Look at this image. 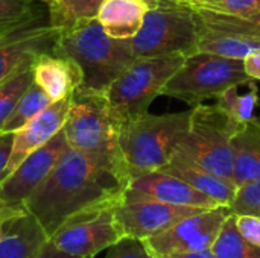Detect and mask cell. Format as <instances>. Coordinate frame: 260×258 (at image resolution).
<instances>
[{
	"mask_svg": "<svg viewBox=\"0 0 260 258\" xmlns=\"http://www.w3.org/2000/svg\"><path fill=\"white\" fill-rule=\"evenodd\" d=\"M212 254L215 258H260V248L242 237L232 213L212 246Z\"/></svg>",
	"mask_w": 260,
	"mask_h": 258,
	"instance_id": "cell-25",
	"label": "cell"
},
{
	"mask_svg": "<svg viewBox=\"0 0 260 258\" xmlns=\"http://www.w3.org/2000/svg\"><path fill=\"white\" fill-rule=\"evenodd\" d=\"M193 9L197 11L204 27L207 29H213L219 32H230V33L253 35V36L260 38V11L248 17H232V15L216 14V12H210L204 9H197V8Z\"/></svg>",
	"mask_w": 260,
	"mask_h": 258,
	"instance_id": "cell-27",
	"label": "cell"
},
{
	"mask_svg": "<svg viewBox=\"0 0 260 258\" xmlns=\"http://www.w3.org/2000/svg\"><path fill=\"white\" fill-rule=\"evenodd\" d=\"M230 210L235 214L260 216V178L238 187Z\"/></svg>",
	"mask_w": 260,
	"mask_h": 258,
	"instance_id": "cell-30",
	"label": "cell"
},
{
	"mask_svg": "<svg viewBox=\"0 0 260 258\" xmlns=\"http://www.w3.org/2000/svg\"><path fill=\"white\" fill-rule=\"evenodd\" d=\"M256 122H257V123H259V125H260V117H259V119H256Z\"/></svg>",
	"mask_w": 260,
	"mask_h": 258,
	"instance_id": "cell-40",
	"label": "cell"
},
{
	"mask_svg": "<svg viewBox=\"0 0 260 258\" xmlns=\"http://www.w3.org/2000/svg\"><path fill=\"white\" fill-rule=\"evenodd\" d=\"M190 117L192 109L168 114L145 113L123 122L119 144L129 178L165 167L189 131Z\"/></svg>",
	"mask_w": 260,
	"mask_h": 258,
	"instance_id": "cell-3",
	"label": "cell"
},
{
	"mask_svg": "<svg viewBox=\"0 0 260 258\" xmlns=\"http://www.w3.org/2000/svg\"><path fill=\"white\" fill-rule=\"evenodd\" d=\"M61 29L34 24L0 38V85L47 52H52Z\"/></svg>",
	"mask_w": 260,
	"mask_h": 258,
	"instance_id": "cell-14",
	"label": "cell"
},
{
	"mask_svg": "<svg viewBox=\"0 0 260 258\" xmlns=\"http://www.w3.org/2000/svg\"><path fill=\"white\" fill-rule=\"evenodd\" d=\"M120 126L105 94L75 91L62 131L70 148L128 172L119 144Z\"/></svg>",
	"mask_w": 260,
	"mask_h": 258,
	"instance_id": "cell-6",
	"label": "cell"
},
{
	"mask_svg": "<svg viewBox=\"0 0 260 258\" xmlns=\"http://www.w3.org/2000/svg\"><path fill=\"white\" fill-rule=\"evenodd\" d=\"M70 102L72 96L53 102L34 120H30L26 126H23L14 134V143L6 167V175H9L29 154L46 144L62 129L70 108Z\"/></svg>",
	"mask_w": 260,
	"mask_h": 258,
	"instance_id": "cell-15",
	"label": "cell"
},
{
	"mask_svg": "<svg viewBox=\"0 0 260 258\" xmlns=\"http://www.w3.org/2000/svg\"><path fill=\"white\" fill-rule=\"evenodd\" d=\"M236 227L244 239L260 248V216L254 214H235Z\"/></svg>",
	"mask_w": 260,
	"mask_h": 258,
	"instance_id": "cell-32",
	"label": "cell"
},
{
	"mask_svg": "<svg viewBox=\"0 0 260 258\" xmlns=\"http://www.w3.org/2000/svg\"><path fill=\"white\" fill-rule=\"evenodd\" d=\"M0 38H3V36H0Z\"/></svg>",
	"mask_w": 260,
	"mask_h": 258,
	"instance_id": "cell-42",
	"label": "cell"
},
{
	"mask_svg": "<svg viewBox=\"0 0 260 258\" xmlns=\"http://www.w3.org/2000/svg\"><path fill=\"white\" fill-rule=\"evenodd\" d=\"M257 49H260L259 36L219 32V30L207 29L203 24V33L200 38L198 52L244 61L251 52Z\"/></svg>",
	"mask_w": 260,
	"mask_h": 258,
	"instance_id": "cell-21",
	"label": "cell"
},
{
	"mask_svg": "<svg viewBox=\"0 0 260 258\" xmlns=\"http://www.w3.org/2000/svg\"><path fill=\"white\" fill-rule=\"evenodd\" d=\"M129 179L125 169L67 146L53 170L26 201L24 208L49 239L73 216L116 205Z\"/></svg>",
	"mask_w": 260,
	"mask_h": 258,
	"instance_id": "cell-1",
	"label": "cell"
},
{
	"mask_svg": "<svg viewBox=\"0 0 260 258\" xmlns=\"http://www.w3.org/2000/svg\"><path fill=\"white\" fill-rule=\"evenodd\" d=\"M123 239L114 217V205L94 208L64 222L49 240L62 252L93 258Z\"/></svg>",
	"mask_w": 260,
	"mask_h": 258,
	"instance_id": "cell-9",
	"label": "cell"
},
{
	"mask_svg": "<svg viewBox=\"0 0 260 258\" xmlns=\"http://www.w3.org/2000/svg\"><path fill=\"white\" fill-rule=\"evenodd\" d=\"M248 79L251 78L244 70V61L197 52L184 59L161 94L195 106L207 99H216L229 87Z\"/></svg>",
	"mask_w": 260,
	"mask_h": 258,
	"instance_id": "cell-8",
	"label": "cell"
},
{
	"mask_svg": "<svg viewBox=\"0 0 260 258\" xmlns=\"http://www.w3.org/2000/svg\"><path fill=\"white\" fill-rule=\"evenodd\" d=\"M41 2H44V3H46V2H47V0H41Z\"/></svg>",
	"mask_w": 260,
	"mask_h": 258,
	"instance_id": "cell-41",
	"label": "cell"
},
{
	"mask_svg": "<svg viewBox=\"0 0 260 258\" xmlns=\"http://www.w3.org/2000/svg\"><path fill=\"white\" fill-rule=\"evenodd\" d=\"M21 211H24V210H15V208L6 207L5 202H3L2 198H0V222L5 220V219H8V217H12V216L18 214V213H21Z\"/></svg>",
	"mask_w": 260,
	"mask_h": 258,
	"instance_id": "cell-37",
	"label": "cell"
},
{
	"mask_svg": "<svg viewBox=\"0 0 260 258\" xmlns=\"http://www.w3.org/2000/svg\"><path fill=\"white\" fill-rule=\"evenodd\" d=\"M203 210L209 208L180 207L152 199L122 198L114 205V217L123 237L146 240Z\"/></svg>",
	"mask_w": 260,
	"mask_h": 258,
	"instance_id": "cell-12",
	"label": "cell"
},
{
	"mask_svg": "<svg viewBox=\"0 0 260 258\" xmlns=\"http://www.w3.org/2000/svg\"><path fill=\"white\" fill-rule=\"evenodd\" d=\"M232 213L230 207L225 205L203 210L181 219L166 231L143 240V243L155 258L212 249L224 222Z\"/></svg>",
	"mask_w": 260,
	"mask_h": 258,
	"instance_id": "cell-10",
	"label": "cell"
},
{
	"mask_svg": "<svg viewBox=\"0 0 260 258\" xmlns=\"http://www.w3.org/2000/svg\"><path fill=\"white\" fill-rule=\"evenodd\" d=\"M160 170L171 173L174 176H178L180 179L186 181L189 186H192L198 192L207 195L209 198L215 199L216 202L225 207H230L238 190L233 181L213 175L178 157H172V160Z\"/></svg>",
	"mask_w": 260,
	"mask_h": 258,
	"instance_id": "cell-19",
	"label": "cell"
},
{
	"mask_svg": "<svg viewBox=\"0 0 260 258\" xmlns=\"http://www.w3.org/2000/svg\"><path fill=\"white\" fill-rule=\"evenodd\" d=\"M242 126L216 103L195 105L189 131L178 143L174 157L233 181L235 155L232 141Z\"/></svg>",
	"mask_w": 260,
	"mask_h": 258,
	"instance_id": "cell-4",
	"label": "cell"
},
{
	"mask_svg": "<svg viewBox=\"0 0 260 258\" xmlns=\"http://www.w3.org/2000/svg\"><path fill=\"white\" fill-rule=\"evenodd\" d=\"M67 146L64 131L61 129L6 175L0 181V198L5 205L15 210H26V201L53 170Z\"/></svg>",
	"mask_w": 260,
	"mask_h": 258,
	"instance_id": "cell-11",
	"label": "cell"
},
{
	"mask_svg": "<svg viewBox=\"0 0 260 258\" xmlns=\"http://www.w3.org/2000/svg\"><path fill=\"white\" fill-rule=\"evenodd\" d=\"M149 6L140 0H104L96 15L104 30L116 40H131L140 30Z\"/></svg>",
	"mask_w": 260,
	"mask_h": 258,
	"instance_id": "cell-18",
	"label": "cell"
},
{
	"mask_svg": "<svg viewBox=\"0 0 260 258\" xmlns=\"http://www.w3.org/2000/svg\"><path fill=\"white\" fill-rule=\"evenodd\" d=\"M34 82L44 90L52 102L70 97L82 84L78 64L69 56L47 52L34 61Z\"/></svg>",
	"mask_w": 260,
	"mask_h": 258,
	"instance_id": "cell-16",
	"label": "cell"
},
{
	"mask_svg": "<svg viewBox=\"0 0 260 258\" xmlns=\"http://www.w3.org/2000/svg\"><path fill=\"white\" fill-rule=\"evenodd\" d=\"M201 33L203 21L193 8L181 0H160L146 12L140 30L129 41L136 58H187L198 52Z\"/></svg>",
	"mask_w": 260,
	"mask_h": 258,
	"instance_id": "cell-5",
	"label": "cell"
},
{
	"mask_svg": "<svg viewBox=\"0 0 260 258\" xmlns=\"http://www.w3.org/2000/svg\"><path fill=\"white\" fill-rule=\"evenodd\" d=\"M104 0H47L49 24L69 30L81 23L96 18Z\"/></svg>",
	"mask_w": 260,
	"mask_h": 258,
	"instance_id": "cell-23",
	"label": "cell"
},
{
	"mask_svg": "<svg viewBox=\"0 0 260 258\" xmlns=\"http://www.w3.org/2000/svg\"><path fill=\"white\" fill-rule=\"evenodd\" d=\"M189 6L232 17H248L260 11V0H209L201 5Z\"/></svg>",
	"mask_w": 260,
	"mask_h": 258,
	"instance_id": "cell-29",
	"label": "cell"
},
{
	"mask_svg": "<svg viewBox=\"0 0 260 258\" xmlns=\"http://www.w3.org/2000/svg\"><path fill=\"white\" fill-rule=\"evenodd\" d=\"M46 240V233L26 210L0 222V258H30Z\"/></svg>",
	"mask_w": 260,
	"mask_h": 258,
	"instance_id": "cell-17",
	"label": "cell"
},
{
	"mask_svg": "<svg viewBox=\"0 0 260 258\" xmlns=\"http://www.w3.org/2000/svg\"><path fill=\"white\" fill-rule=\"evenodd\" d=\"M105 258H155L146 248L143 240L123 237L107 249Z\"/></svg>",
	"mask_w": 260,
	"mask_h": 258,
	"instance_id": "cell-31",
	"label": "cell"
},
{
	"mask_svg": "<svg viewBox=\"0 0 260 258\" xmlns=\"http://www.w3.org/2000/svg\"><path fill=\"white\" fill-rule=\"evenodd\" d=\"M140 2L146 3V5L149 6V9H151V8H155V6L158 5V2H160V0H140Z\"/></svg>",
	"mask_w": 260,
	"mask_h": 258,
	"instance_id": "cell-38",
	"label": "cell"
},
{
	"mask_svg": "<svg viewBox=\"0 0 260 258\" xmlns=\"http://www.w3.org/2000/svg\"><path fill=\"white\" fill-rule=\"evenodd\" d=\"M52 52L73 59L82 73L78 91L105 94L110 85L134 62L129 40L111 38L98 18L62 30Z\"/></svg>",
	"mask_w": 260,
	"mask_h": 258,
	"instance_id": "cell-2",
	"label": "cell"
},
{
	"mask_svg": "<svg viewBox=\"0 0 260 258\" xmlns=\"http://www.w3.org/2000/svg\"><path fill=\"white\" fill-rule=\"evenodd\" d=\"M40 12L34 0H0V36L38 24Z\"/></svg>",
	"mask_w": 260,
	"mask_h": 258,
	"instance_id": "cell-26",
	"label": "cell"
},
{
	"mask_svg": "<svg viewBox=\"0 0 260 258\" xmlns=\"http://www.w3.org/2000/svg\"><path fill=\"white\" fill-rule=\"evenodd\" d=\"M184 59L183 55L136 58L105 93L116 119L123 123L148 113Z\"/></svg>",
	"mask_w": 260,
	"mask_h": 258,
	"instance_id": "cell-7",
	"label": "cell"
},
{
	"mask_svg": "<svg viewBox=\"0 0 260 258\" xmlns=\"http://www.w3.org/2000/svg\"><path fill=\"white\" fill-rule=\"evenodd\" d=\"M257 103L259 90L254 84V79L235 84L216 97V105L239 125H245L254 119V109Z\"/></svg>",
	"mask_w": 260,
	"mask_h": 258,
	"instance_id": "cell-22",
	"label": "cell"
},
{
	"mask_svg": "<svg viewBox=\"0 0 260 258\" xmlns=\"http://www.w3.org/2000/svg\"><path fill=\"white\" fill-rule=\"evenodd\" d=\"M233 181L236 187L260 178V125L253 119L233 137Z\"/></svg>",
	"mask_w": 260,
	"mask_h": 258,
	"instance_id": "cell-20",
	"label": "cell"
},
{
	"mask_svg": "<svg viewBox=\"0 0 260 258\" xmlns=\"http://www.w3.org/2000/svg\"><path fill=\"white\" fill-rule=\"evenodd\" d=\"M122 198L152 199L171 205L195 207V208L221 207L219 202L198 192L186 181L161 170H155L131 178Z\"/></svg>",
	"mask_w": 260,
	"mask_h": 258,
	"instance_id": "cell-13",
	"label": "cell"
},
{
	"mask_svg": "<svg viewBox=\"0 0 260 258\" xmlns=\"http://www.w3.org/2000/svg\"><path fill=\"white\" fill-rule=\"evenodd\" d=\"M30 258H81V257H73L69 255L62 251H59L49 239L38 248V251L32 255Z\"/></svg>",
	"mask_w": 260,
	"mask_h": 258,
	"instance_id": "cell-34",
	"label": "cell"
},
{
	"mask_svg": "<svg viewBox=\"0 0 260 258\" xmlns=\"http://www.w3.org/2000/svg\"><path fill=\"white\" fill-rule=\"evenodd\" d=\"M34 64L24 67L0 85V131L23 93L34 84Z\"/></svg>",
	"mask_w": 260,
	"mask_h": 258,
	"instance_id": "cell-28",
	"label": "cell"
},
{
	"mask_svg": "<svg viewBox=\"0 0 260 258\" xmlns=\"http://www.w3.org/2000/svg\"><path fill=\"white\" fill-rule=\"evenodd\" d=\"M184 3H189V5H201V3H206L209 0H181Z\"/></svg>",
	"mask_w": 260,
	"mask_h": 258,
	"instance_id": "cell-39",
	"label": "cell"
},
{
	"mask_svg": "<svg viewBox=\"0 0 260 258\" xmlns=\"http://www.w3.org/2000/svg\"><path fill=\"white\" fill-rule=\"evenodd\" d=\"M165 258H215L212 254V249L207 251H198V252H183V254H174Z\"/></svg>",
	"mask_w": 260,
	"mask_h": 258,
	"instance_id": "cell-36",
	"label": "cell"
},
{
	"mask_svg": "<svg viewBox=\"0 0 260 258\" xmlns=\"http://www.w3.org/2000/svg\"><path fill=\"white\" fill-rule=\"evenodd\" d=\"M244 70L251 79L260 81V49L251 52L244 59Z\"/></svg>",
	"mask_w": 260,
	"mask_h": 258,
	"instance_id": "cell-35",
	"label": "cell"
},
{
	"mask_svg": "<svg viewBox=\"0 0 260 258\" xmlns=\"http://www.w3.org/2000/svg\"><path fill=\"white\" fill-rule=\"evenodd\" d=\"M52 103V99L44 93V90L34 82L18 99L11 116L5 122L0 134H15Z\"/></svg>",
	"mask_w": 260,
	"mask_h": 258,
	"instance_id": "cell-24",
	"label": "cell"
},
{
	"mask_svg": "<svg viewBox=\"0 0 260 258\" xmlns=\"http://www.w3.org/2000/svg\"><path fill=\"white\" fill-rule=\"evenodd\" d=\"M14 134H0V181L6 176V167L11 157Z\"/></svg>",
	"mask_w": 260,
	"mask_h": 258,
	"instance_id": "cell-33",
	"label": "cell"
}]
</instances>
